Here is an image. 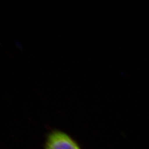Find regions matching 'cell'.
Segmentation results:
<instances>
[{"label":"cell","mask_w":149,"mask_h":149,"mask_svg":"<svg viewBox=\"0 0 149 149\" xmlns=\"http://www.w3.org/2000/svg\"><path fill=\"white\" fill-rule=\"evenodd\" d=\"M45 149H81L78 144L66 134L54 131L48 136Z\"/></svg>","instance_id":"obj_1"}]
</instances>
